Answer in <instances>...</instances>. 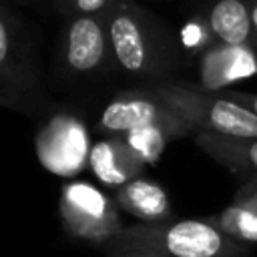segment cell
Here are the masks:
<instances>
[{
	"label": "cell",
	"mask_w": 257,
	"mask_h": 257,
	"mask_svg": "<svg viewBox=\"0 0 257 257\" xmlns=\"http://www.w3.org/2000/svg\"><path fill=\"white\" fill-rule=\"evenodd\" d=\"M106 26L116 68L153 84L171 80L181 62V46L167 22L135 0H118L106 14Z\"/></svg>",
	"instance_id": "obj_1"
},
{
	"label": "cell",
	"mask_w": 257,
	"mask_h": 257,
	"mask_svg": "<svg viewBox=\"0 0 257 257\" xmlns=\"http://www.w3.org/2000/svg\"><path fill=\"white\" fill-rule=\"evenodd\" d=\"M100 251L104 255L151 257H247L249 247L229 239L207 217L169 219L163 223H137L122 227Z\"/></svg>",
	"instance_id": "obj_2"
},
{
	"label": "cell",
	"mask_w": 257,
	"mask_h": 257,
	"mask_svg": "<svg viewBox=\"0 0 257 257\" xmlns=\"http://www.w3.org/2000/svg\"><path fill=\"white\" fill-rule=\"evenodd\" d=\"M0 104L14 112H36L44 106L34 34L8 4L0 8Z\"/></svg>",
	"instance_id": "obj_3"
},
{
	"label": "cell",
	"mask_w": 257,
	"mask_h": 257,
	"mask_svg": "<svg viewBox=\"0 0 257 257\" xmlns=\"http://www.w3.org/2000/svg\"><path fill=\"white\" fill-rule=\"evenodd\" d=\"M167 106L183 116L197 133L257 139V114L229 100L221 90H209L183 80H165L149 86Z\"/></svg>",
	"instance_id": "obj_4"
},
{
	"label": "cell",
	"mask_w": 257,
	"mask_h": 257,
	"mask_svg": "<svg viewBox=\"0 0 257 257\" xmlns=\"http://www.w3.org/2000/svg\"><path fill=\"white\" fill-rule=\"evenodd\" d=\"M96 133L104 137L163 133L169 139H177L195 131L183 116L153 94L149 86H145L118 92L96 120Z\"/></svg>",
	"instance_id": "obj_5"
},
{
	"label": "cell",
	"mask_w": 257,
	"mask_h": 257,
	"mask_svg": "<svg viewBox=\"0 0 257 257\" xmlns=\"http://www.w3.org/2000/svg\"><path fill=\"white\" fill-rule=\"evenodd\" d=\"M58 215L68 237L86 241L96 249L124 227L120 221V207L114 197L104 195L100 189L84 181H70L62 185Z\"/></svg>",
	"instance_id": "obj_6"
},
{
	"label": "cell",
	"mask_w": 257,
	"mask_h": 257,
	"mask_svg": "<svg viewBox=\"0 0 257 257\" xmlns=\"http://www.w3.org/2000/svg\"><path fill=\"white\" fill-rule=\"evenodd\" d=\"M112 64L106 16L66 18L58 42V68L68 76L100 72Z\"/></svg>",
	"instance_id": "obj_7"
},
{
	"label": "cell",
	"mask_w": 257,
	"mask_h": 257,
	"mask_svg": "<svg viewBox=\"0 0 257 257\" xmlns=\"http://www.w3.org/2000/svg\"><path fill=\"white\" fill-rule=\"evenodd\" d=\"M88 163L94 175L114 189L143 177L147 165L124 137H106L98 141L88 153Z\"/></svg>",
	"instance_id": "obj_8"
},
{
	"label": "cell",
	"mask_w": 257,
	"mask_h": 257,
	"mask_svg": "<svg viewBox=\"0 0 257 257\" xmlns=\"http://www.w3.org/2000/svg\"><path fill=\"white\" fill-rule=\"evenodd\" d=\"M116 205L137 217L141 223H163L173 219V209L165 187L153 179L139 177L118 189H114Z\"/></svg>",
	"instance_id": "obj_9"
},
{
	"label": "cell",
	"mask_w": 257,
	"mask_h": 257,
	"mask_svg": "<svg viewBox=\"0 0 257 257\" xmlns=\"http://www.w3.org/2000/svg\"><path fill=\"white\" fill-rule=\"evenodd\" d=\"M207 28L227 48H257L249 0H215L207 10Z\"/></svg>",
	"instance_id": "obj_10"
},
{
	"label": "cell",
	"mask_w": 257,
	"mask_h": 257,
	"mask_svg": "<svg viewBox=\"0 0 257 257\" xmlns=\"http://www.w3.org/2000/svg\"><path fill=\"white\" fill-rule=\"evenodd\" d=\"M195 145L233 175L245 181L257 179V139L197 133Z\"/></svg>",
	"instance_id": "obj_11"
},
{
	"label": "cell",
	"mask_w": 257,
	"mask_h": 257,
	"mask_svg": "<svg viewBox=\"0 0 257 257\" xmlns=\"http://www.w3.org/2000/svg\"><path fill=\"white\" fill-rule=\"evenodd\" d=\"M221 233H225L229 239L249 245L257 243V213L237 205L229 203L223 211L207 217Z\"/></svg>",
	"instance_id": "obj_12"
},
{
	"label": "cell",
	"mask_w": 257,
	"mask_h": 257,
	"mask_svg": "<svg viewBox=\"0 0 257 257\" xmlns=\"http://www.w3.org/2000/svg\"><path fill=\"white\" fill-rule=\"evenodd\" d=\"M118 0H52L64 18L74 16H106Z\"/></svg>",
	"instance_id": "obj_13"
},
{
	"label": "cell",
	"mask_w": 257,
	"mask_h": 257,
	"mask_svg": "<svg viewBox=\"0 0 257 257\" xmlns=\"http://www.w3.org/2000/svg\"><path fill=\"white\" fill-rule=\"evenodd\" d=\"M231 203H237V205H241V207L257 213V179L243 181V185L235 191Z\"/></svg>",
	"instance_id": "obj_14"
},
{
	"label": "cell",
	"mask_w": 257,
	"mask_h": 257,
	"mask_svg": "<svg viewBox=\"0 0 257 257\" xmlns=\"http://www.w3.org/2000/svg\"><path fill=\"white\" fill-rule=\"evenodd\" d=\"M223 96H227L229 100L249 108L253 114H257V92H243V90H221Z\"/></svg>",
	"instance_id": "obj_15"
},
{
	"label": "cell",
	"mask_w": 257,
	"mask_h": 257,
	"mask_svg": "<svg viewBox=\"0 0 257 257\" xmlns=\"http://www.w3.org/2000/svg\"><path fill=\"white\" fill-rule=\"evenodd\" d=\"M249 14H251V24H253V34L257 40V0H249Z\"/></svg>",
	"instance_id": "obj_16"
},
{
	"label": "cell",
	"mask_w": 257,
	"mask_h": 257,
	"mask_svg": "<svg viewBox=\"0 0 257 257\" xmlns=\"http://www.w3.org/2000/svg\"><path fill=\"white\" fill-rule=\"evenodd\" d=\"M106 257H151V255H137V253H126V255H106Z\"/></svg>",
	"instance_id": "obj_17"
},
{
	"label": "cell",
	"mask_w": 257,
	"mask_h": 257,
	"mask_svg": "<svg viewBox=\"0 0 257 257\" xmlns=\"http://www.w3.org/2000/svg\"><path fill=\"white\" fill-rule=\"evenodd\" d=\"M16 2H24L26 4V2H36V0H16Z\"/></svg>",
	"instance_id": "obj_18"
}]
</instances>
